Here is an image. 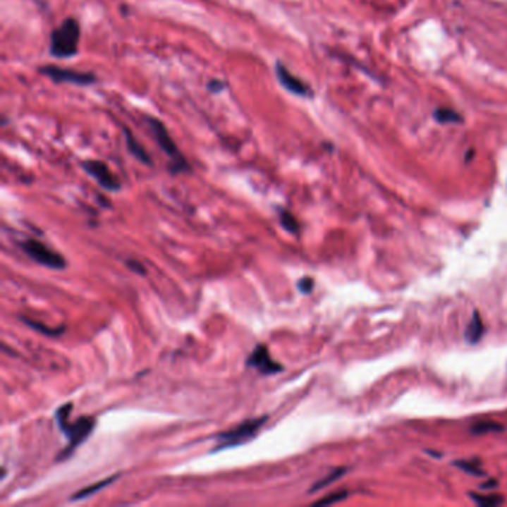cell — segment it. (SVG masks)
I'll return each mask as SVG.
<instances>
[{
    "instance_id": "7402d4cb",
    "label": "cell",
    "mask_w": 507,
    "mask_h": 507,
    "mask_svg": "<svg viewBox=\"0 0 507 507\" xmlns=\"http://www.w3.org/2000/svg\"><path fill=\"white\" fill-rule=\"evenodd\" d=\"M298 289H299L300 292H303V293H305V295L311 293L312 289H314V280H312L311 277L300 279V280L298 281Z\"/></svg>"
},
{
    "instance_id": "603a6c76",
    "label": "cell",
    "mask_w": 507,
    "mask_h": 507,
    "mask_svg": "<svg viewBox=\"0 0 507 507\" xmlns=\"http://www.w3.org/2000/svg\"><path fill=\"white\" fill-rule=\"evenodd\" d=\"M127 267H128L133 272H135V274H140V276H145V274H146V268L143 267V264L137 262V260H134V259L127 260Z\"/></svg>"
},
{
    "instance_id": "30bf717a",
    "label": "cell",
    "mask_w": 507,
    "mask_h": 507,
    "mask_svg": "<svg viewBox=\"0 0 507 507\" xmlns=\"http://www.w3.org/2000/svg\"><path fill=\"white\" fill-rule=\"evenodd\" d=\"M124 137H126V143H127V149L128 152L137 159L140 161L145 166L152 167V158H150L147 150L143 147V145L135 139V135L128 130L124 128Z\"/></svg>"
},
{
    "instance_id": "52a82bcc",
    "label": "cell",
    "mask_w": 507,
    "mask_h": 507,
    "mask_svg": "<svg viewBox=\"0 0 507 507\" xmlns=\"http://www.w3.org/2000/svg\"><path fill=\"white\" fill-rule=\"evenodd\" d=\"M80 167L103 189L109 192H118L121 189V182L116 179V176L109 169L106 162L99 159H85L80 162Z\"/></svg>"
},
{
    "instance_id": "9a60e30c",
    "label": "cell",
    "mask_w": 507,
    "mask_h": 507,
    "mask_svg": "<svg viewBox=\"0 0 507 507\" xmlns=\"http://www.w3.org/2000/svg\"><path fill=\"white\" fill-rule=\"evenodd\" d=\"M346 472H347V469H346V468L335 469L334 472L329 473L326 477H323V479H322V481H319L316 485H314V487L310 489V492H316V491H319V489H322V488H326L327 485L334 484V482L336 481V479H339L341 476H344V475H346Z\"/></svg>"
},
{
    "instance_id": "6da1fadb",
    "label": "cell",
    "mask_w": 507,
    "mask_h": 507,
    "mask_svg": "<svg viewBox=\"0 0 507 507\" xmlns=\"http://www.w3.org/2000/svg\"><path fill=\"white\" fill-rule=\"evenodd\" d=\"M72 409H73L72 403H66L60 406L56 413L59 429L67 437V446L59 454L57 457L59 461H64L66 458L71 457L75 449L88 439V436L95 427V420L92 417H80L72 422L68 421V414H71Z\"/></svg>"
},
{
    "instance_id": "ba28073f",
    "label": "cell",
    "mask_w": 507,
    "mask_h": 507,
    "mask_svg": "<svg viewBox=\"0 0 507 507\" xmlns=\"http://www.w3.org/2000/svg\"><path fill=\"white\" fill-rule=\"evenodd\" d=\"M274 73H276V78L279 80V84L286 90L289 91L293 95H298V97H304L308 99L312 95V91L310 88V85L307 82H304L300 78L295 76L291 68L287 67L283 61H276L274 64Z\"/></svg>"
},
{
    "instance_id": "ac0fdd59",
    "label": "cell",
    "mask_w": 507,
    "mask_h": 507,
    "mask_svg": "<svg viewBox=\"0 0 507 507\" xmlns=\"http://www.w3.org/2000/svg\"><path fill=\"white\" fill-rule=\"evenodd\" d=\"M434 116L439 122H444V124H451V122L461 121V116L457 112L452 111V109H439V111H436Z\"/></svg>"
},
{
    "instance_id": "7a4b0ae2",
    "label": "cell",
    "mask_w": 507,
    "mask_h": 507,
    "mask_svg": "<svg viewBox=\"0 0 507 507\" xmlns=\"http://www.w3.org/2000/svg\"><path fill=\"white\" fill-rule=\"evenodd\" d=\"M80 42V24L76 18L68 17L57 25L49 35V56L59 60L78 56Z\"/></svg>"
},
{
    "instance_id": "5bb4252c",
    "label": "cell",
    "mask_w": 507,
    "mask_h": 507,
    "mask_svg": "<svg viewBox=\"0 0 507 507\" xmlns=\"http://www.w3.org/2000/svg\"><path fill=\"white\" fill-rule=\"evenodd\" d=\"M279 216H280V222H281L283 228L287 232H291V234H293V236L299 234V231H300L299 224L296 221V217L291 212L281 209V210H279Z\"/></svg>"
},
{
    "instance_id": "44dd1931",
    "label": "cell",
    "mask_w": 507,
    "mask_h": 507,
    "mask_svg": "<svg viewBox=\"0 0 507 507\" xmlns=\"http://www.w3.org/2000/svg\"><path fill=\"white\" fill-rule=\"evenodd\" d=\"M226 88H228V82H225L222 79H212L207 82V90L212 94H221Z\"/></svg>"
},
{
    "instance_id": "8fae6325",
    "label": "cell",
    "mask_w": 507,
    "mask_h": 507,
    "mask_svg": "<svg viewBox=\"0 0 507 507\" xmlns=\"http://www.w3.org/2000/svg\"><path fill=\"white\" fill-rule=\"evenodd\" d=\"M484 336V322L477 312L473 314V317L465 329V339H468L470 344H476V342L481 341Z\"/></svg>"
},
{
    "instance_id": "ffe728a7",
    "label": "cell",
    "mask_w": 507,
    "mask_h": 507,
    "mask_svg": "<svg viewBox=\"0 0 507 507\" xmlns=\"http://www.w3.org/2000/svg\"><path fill=\"white\" fill-rule=\"evenodd\" d=\"M457 465L460 469H463L464 472H468V473H472V475H476V476L484 475L481 465H479L477 461H461V463H457Z\"/></svg>"
},
{
    "instance_id": "9c48e42d",
    "label": "cell",
    "mask_w": 507,
    "mask_h": 507,
    "mask_svg": "<svg viewBox=\"0 0 507 507\" xmlns=\"http://www.w3.org/2000/svg\"><path fill=\"white\" fill-rule=\"evenodd\" d=\"M245 365L256 369L262 375H276L284 371V367L271 358L269 350L265 344H259L255 347L249 358L245 359Z\"/></svg>"
},
{
    "instance_id": "7c38bea8",
    "label": "cell",
    "mask_w": 507,
    "mask_h": 507,
    "mask_svg": "<svg viewBox=\"0 0 507 507\" xmlns=\"http://www.w3.org/2000/svg\"><path fill=\"white\" fill-rule=\"evenodd\" d=\"M116 477H118V475H114V476H111V477L103 479V481H100V482H97V484H92V485H90V487H87V488H84V489H80V491L76 492V494H75L73 497H71V500L76 501V500H82V499H88L90 496L94 494V492H99L100 489L106 488L107 485H111Z\"/></svg>"
},
{
    "instance_id": "2e32d148",
    "label": "cell",
    "mask_w": 507,
    "mask_h": 507,
    "mask_svg": "<svg viewBox=\"0 0 507 507\" xmlns=\"http://www.w3.org/2000/svg\"><path fill=\"white\" fill-rule=\"evenodd\" d=\"M470 497L475 500L476 504L482 506V507H496L504 503V499L501 496H477V494H470Z\"/></svg>"
},
{
    "instance_id": "3957f363",
    "label": "cell",
    "mask_w": 507,
    "mask_h": 507,
    "mask_svg": "<svg viewBox=\"0 0 507 507\" xmlns=\"http://www.w3.org/2000/svg\"><path fill=\"white\" fill-rule=\"evenodd\" d=\"M146 126L152 134V137L155 139V142L158 143L159 149L166 154L170 159L169 162V171L171 174H181V173H189L190 171V166L189 162L186 161V158L183 157V154L181 152V149L177 147L176 142L173 140L171 134L169 133L167 127L164 126V122L159 121L158 118L154 116H146Z\"/></svg>"
},
{
    "instance_id": "d6986e66",
    "label": "cell",
    "mask_w": 507,
    "mask_h": 507,
    "mask_svg": "<svg viewBox=\"0 0 507 507\" xmlns=\"http://www.w3.org/2000/svg\"><path fill=\"white\" fill-rule=\"evenodd\" d=\"M347 497H348L347 491H338V492H334V494H331V496H327V497L316 501V506H329V504L338 503L341 500H346Z\"/></svg>"
},
{
    "instance_id": "277c9868",
    "label": "cell",
    "mask_w": 507,
    "mask_h": 507,
    "mask_svg": "<svg viewBox=\"0 0 507 507\" xmlns=\"http://www.w3.org/2000/svg\"><path fill=\"white\" fill-rule=\"evenodd\" d=\"M267 420H268V415L252 418V420H248V421L238 424V426L234 427V429L216 434L217 445H216V448L213 451H222V449L236 448V446H240V445H243L245 442L252 441L253 437H256L260 427H262L264 424L267 422Z\"/></svg>"
},
{
    "instance_id": "5b68a950",
    "label": "cell",
    "mask_w": 507,
    "mask_h": 507,
    "mask_svg": "<svg viewBox=\"0 0 507 507\" xmlns=\"http://www.w3.org/2000/svg\"><path fill=\"white\" fill-rule=\"evenodd\" d=\"M42 76L49 78L54 84H73L78 87H88L97 82V76L91 72H78L56 64L40 66L37 71Z\"/></svg>"
},
{
    "instance_id": "e0dca14e",
    "label": "cell",
    "mask_w": 507,
    "mask_h": 507,
    "mask_svg": "<svg viewBox=\"0 0 507 507\" xmlns=\"http://www.w3.org/2000/svg\"><path fill=\"white\" fill-rule=\"evenodd\" d=\"M496 432H503V426H500L499 422H477L476 426H473L472 433L473 434H487V433H496Z\"/></svg>"
},
{
    "instance_id": "8992f818",
    "label": "cell",
    "mask_w": 507,
    "mask_h": 507,
    "mask_svg": "<svg viewBox=\"0 0 507 507\" xmlns=\"http://www.w3.org/2000/svg\"><path fill=\"white\" fill-rule=\"evenodd\" d=\"M20 248L25 252V255L32 257L35 262L39 265L51 268V269H64L66 268V260L63 255L52 250L44 243H40L35 238L24 240L20 243Z\"/></svg>"
},
{
    "instance_id": "4fadbf2b",
    "label": "cell",
    "mask_w": 507,
    "mask_h": 507,
    "mask_svg": "<svg viewBox=\"0 0 507 507\" xmlns=\"http://www.w3.org/2000/svg\"><path fill=\"white\" fill-rule=\"evenodd\" d=\"M21 320H23L27 326H30V327L33 329V331H36V332H39V334H44V335H47V336H59V335H61V334L64 332V327H63V326H61V327H56V329H51V327H48V326L42 324V323H39V322L29 320L27 317H21Z\"/></svg>"
}]
</instances>
